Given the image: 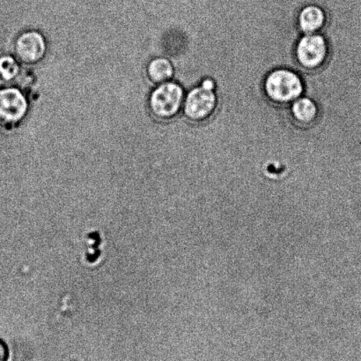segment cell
<instances>
[{"label":"cell","instance_id":"4","mask_svg":"<svg viewBox=\"0 0 361 361\" xmlns=\"http://www.w3.org/2000/svg\"><path fill=\"white\" fill-rule=\"evenodd\" d=\"M27 112L26 98L14 88L0 90V120L6 124L20 122Z\"/></svg>","mask_w":361,"mask_h":361},{"label":"cell","instance_id":"6","mask_svg":"<svg viewBox=\"0 0 361 361\" xmlns=\"http://www.w3.org/2000/svg\"><path fill=\"white\" fill-rule=\"evenodd\" d=\"M327 47L324 37L309 35L302 38L297 47V57L300 64L307 69L321 65L326 57Z\"/></svg>","mask_w":361,"mask_h":361},{"label":"cell","instance_id":"1","mask_svg":"<svg viewBox=\"0 0 361 361\" xmlns=\"http://www.w3.org/2000/svg\"><path fill=\"white\" fill-rule=\"evenodd\" d=\"M265 90L274 101L288 102L300 97L303 87L296 73L288 70H277L268 76Z\"/></svg>","mask_w":361,"mask_h":361},{"label":"cell","instance_id":"3","mask_svg":"<svg viewBox=\"0 0 361 361\" xmlns=\"http://www.w3.org/2000/svg\"><path fill=\"white\" fill-rule=\"evenodd\" d=\"M214 87V83L207 80L201 87L194 88L188 95L184 110L190 119H204L214 111L216 105Z\"/></svg>","mask_w":361,"mask_h":361},{"label":"cell","instance_id":"11","mask_svg":"<svg viewBox=\"0 0 361 361\" xmlns=\"http://www.w3.org/2000/svg\"><path fill=\"white\" fill-rule=\"evenodd\" d=\"M10 351L5 342L0 341V361H9Z\"/></svg>","mask_w":361,"mask_h":361},{"label":"cell","instance_id":"5","mask_svg":"<svg viewBox=\"0 0 361 361\" xmlns=\"http://www.w3.org/2000/svg\"><path fill=\"white\" fill-rule=\"evenodd\" d=\"M14 51L21 62L35 64L44 58L46 44L44 37L37 32H26L18 37Z\"/></svg>","mask_w":361,"mask_h":361},{"label":"cell","instance_id":"2","mask_svg":"<svg viewBox=\"0 0 361 361\" xmlns=\"http://www.w3.org/2000/svg\"><path fill=\"white\" fill-rule=\"evenodd\" d=\"M183 98V91L178 84L162 83L151 95V112L155 118L171 119L178 112Z\"/></svg>","mask_w":361,"mask_h":361},{"label":"cell","instance_id":"10","mask_svg":"<svg viewBox=\"0 0 361 361\" xmlns=\"http://www.w3.org/2000/svg\"><path fill=\"white\" fill-rule=\"evenodd\" d=\"M20 66L16 59L11 56H0V80L11 81L19 73Z\"/></svg>","mask_w":361,"mask_h":361},{"label":"cell","instance_id":"9","mask_svg":"<svg viewBox=\"0 0 361 361\" xmlns=\"http://www.w3.org/2000/svg\"><path fill=\"white\" fill-rule=\"evenodd\" d=\"M293 112L300 122H310L316 118L317 109L316 105L310 99L300 98L293 104Z\"/></svg>","mask_w":361,"mask_h":361},{"label":"cell","instance_id":"8","mask_svg":"<svg viewBox=\"0 0 361 361\" xmlns=\"http://www.w3.org/2000/svg\"><path fill=\"white\" fill-rule=\"evenodd\" d=\"M173 67L171 62L165 59L153 60L148 66V76L155 83H164L171 79Z\"/></svg>","mask_w":361,"mask_h":361},{"label":"cell","instance_id":"7","mask_svg":"<svg viewBox=\"0 0 361 361\" xmlns=\"http://www.w3.org/2000/svg\"><path fill=\"white\" fill-rule=\"evenodd\" d=\"M324 11L317 6H309L303 8L300 13L299 23L302 30L306 33L319 30L324 23Z\"/></svg>","mask_w":361,"mask_h":361}]
</instances>
